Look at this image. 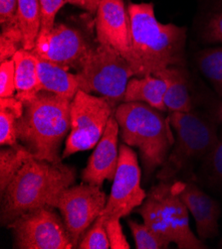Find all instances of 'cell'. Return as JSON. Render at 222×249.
Returning a JSON list of instances; mask_svg holds the SVG:
<instances>
[{
	"instance_id": "1",
	"label": "cell",
	"mask_w": 222,
	"mask_h": 249,
	"mask_svg": "<svg viewBox=\"0 0 222 249\" xmlns=\"http://www.w3.org/2000/svg\"><path fill=\"white\" fill-rule=\"evenodd\" d=\"M128 11L135 77L156 74L168 67H185V27L161 23L153 3H131Z\"/></svg>"
},
{
	"instance_id": "2",
	"label": "cell",
	"mask_w": 222,
	"mask_h": 249,
	"mask_svg": "<svg viewBox=\"0 0 222 249\" xmlns=\"http://www.w3.org/2000/svg\"><path fill=\"white\" fill-rule=\"evenodd\" d=\"M75 181L76 171L73 167L63 162L51 163L32 157L1 195L2 226L7 227L27 212L44 207L54 208L60 194Z\"/></svg>"
},
{
	"instance_id": "3",
	"label": "cell",
	"mask_w": 222,
	"mask_h": 249,
	"mask_svg": "<svg viewBox=\"0 0 222 249\" xmlns=\"http://www.w3.org/2000/svg\"><path fill=\"white\" fill-rule=\"evenodd\" d=\"M23 105V114L17 122L18 141L36 159L62 162L61 145L71 129L70 99L39 91Z\"/></svg>"
},
{
	"instance_id": "4",
	"label": "cell",
	"mask_w": 222,
	"mask_h": 249,
	"mask_svg": "<svg viewBox=\"0 0 222 249\" xmlns=\"http://www.w3.org/2000/svg\"><path fill=\"white\" fill-rule=\"evenodd\" d=\"M121 136L125 144L139 148L144 175L151 177L166 160L174 146L168 117L143 103H121L115 111Z\"/></svg>"
},
{
	"instance_id": "5",
	"label": "cell",
	"mask_w": 222,
	"mask_h": 249,
	"mask_svg": "<svg viewBox=\"0 0 222 249\" xmlns=\"http://www.w3.org/2000/svg\"><path fill=\"white\" fill-rule=\"evenodd\" d=\"M168 120L176 137L174 148L157 175L164 182L171 181L196 161L206 159L219 139L216 122L203 113L169 112Z\"/></svg>"
},
{
	"instance_id": "6",
	"label": "cell",
	"mask_w": 222,
	"mask_h": 249,
	"mask_svg": "<svg viewBox=\"0 0 222 249\" xmlns=\"http://www.w3.org/2000/svg\"><path fill=\"white\" fill-rule=\"evenodd\" d=\"M138 213L147 227L180 249L206 248L190 230L189 212L179 196L175 182L161 181L153 187Z\"/></svg>"
},
{
	"instance_id": "7",
	"label": "cell",
	"mask_w": 222,
	"mask_h": 249,
	"mask_svg": "<svg viewBox=\"0 0 222 249\" xmlns=\"http://www.w3.org/2000/svg\"><path fill=\"white\" fill-rule=\"evenodd\" d=\"M79 88L88 93H98L117 106L124 101L129 81L135 77L130 63L114 49L94 45L77 71Z\"/></svg>"
},
{
	"instance_id": "8",
	"label": "cell",
	"mask_w": 222,
	"mask_h": 249,
	"mask_svg": "<svg viewBox=\"0 0 222 249\" xmlns=\"http://www.w3.org/2000/svg\"><path fill=\"white\" fill-rule=\"evenodd\" d=\"M118 106L104 96L78 90L71 101V129L66 138L62 159L90 150L102 138Z\"/></svg>"
},
{
	"instance_id": "9",
	"label": "cell",
	"mask_w": 222,
	"mask_h": 249,
	"mask_svg": "<svg viewBox=\"0 0 222 249\" xmlns=\"http://www.w3.org/2000/svg\"><path fill=\"white\" fill-rule=\"evenodd\" d=\"M12 231L14 248L72 249L75 248L63 217L54 208L44 207L27 212L7 226Z\"/></svg>"
},
{
	"instance_id": "10",
	"label": "cell",
	"mask_w": 222,
	"mask_h": 249,
	"mask_svg": "<svg viewBox=\"0 0 222 249\" xmlns=\"http://www.w3.org/2000/svg\"><path fill=\"white\" fill-rule=\"evenodd\" d=\"M101 188L86 183L71 186L60 194L55 203L54 208L62 214L75 248L106 207L108 198Z\"/></svg>"
},
{
	"instance_id": "11",
	"label": "cell",
	"mask_w": 222,
	"mask_h": 249,
	"mask_svg": "<svg viewBox=\"0 0 222 249\" xmlns=\"http://www.w3.org/2000/svg\"><path fill=\"white\" fill-rule=\"evenodd\" d=\"M141 173L137 153L129 145H121L111 194L106 207L98 218L104 222L112 217L121 219L141 206L147 194L141 186Z\"/></svg>"
},
{
	"instance_id": "12",
	"label": "cell",
	"mask_w": 222,
	"mask_h": 249,
	"mask_svg": "<svg viewBox=\"0 0 222 249\" xmlns=\"http://www.w3.org/2000/svg\"><path fill=\"white\" fill-rule=\"evenodd\" d=\"M93 46L82 30L58 23L51 31L39 35L32 52L41 59L78 71Z\"/></svg>"
},
{
	"instance_id": "13",
	"label": "cell",
	"mask_w": 222,
	"mask_h": 249,
	"mask_svg": "<svg viewBox=\"0 0 222 249\" xmlns=\"http://www.w3.org/2000/svg\"><path fill=\"white\" fill-rule=\"evenodd\" d=\"M97 42L114 49L133 65L131 20L122 0H102L96 19Z\"/></svg>"
},
{
	"instance_id": "14",
	"label": "cell",
	"mask_w": 222,
	"mask_h": 249,
	"mask_svg": "<svg viewBox=\"0 0 222 249\" xmlns=\"http://www.w3.org/2000/svg\"><path fill=\"white\" fill-rule=\"evenodd\" d=\"M120 126L115 114L110 118L105 132L96 145L95 150L82 172L86 184L102 187L104 182L113 181L119 163Z\"/></svg>"
},
{
	"instance_id": "15",
	"label": "cell",
	"mask_w": 222,
	"mask_h": 249,
	"mask_svg": "<svg viewBox=\"0 0 222 249\" xmlns=\"http://www.w3.org/2000/svg\"><path fill=\"white\" fill-rule=\"evenodd\" d=\"M182 203L195 220L196 231L201 239L214 238L218 235V219L221 210L213 197L193 182H175Z\"/></svg>"
},
{
	"instance_id": "16",
	"label": "cell",
	"mask_w": 222,
	"mask_h": 249,
	"mask_svg": "<svg viewBox=\"0 0 222 249\" xmlns=\"http://www.w3.org/2000/svg\"><path fill=\"white\" fill-rule=\"evenodd\" d=\"M155 76L166 83L164 106L168 112H188L193 110L191 83L185 67H168Z\"/></svg>"
},
{
	"instance_id": "17",
	"label": "cell",
	"mask_w": 222,
	"mask_h": 249,
	"mask_svg": "<svg viewBox=\"0 0 222 249\" xmlns=\"http://www.w3.org/2000/svg\"><path fill=\"white\" fill-rule=\"evenodd\" d=\"M37 71L39 91L52 92L72 101L80 90L77 73L57 64L37 57Z\"/></svg>"
},
{
	"instance_id": "18",
	"label": "cell",
	"mask_w": 222,
	"mask_h": 249,
	"mask_svg": "<svg viewBox=\"0 0 222 249\" xmlns=\"http://www.w3.org/2000/svg\"><path fill=\"white\" fill-rule=\"evenodd\" d=\"M166 83L155 74L133 77L126 88L122 103H143L162 112L167 111L164 106Z\"/></svg>"
},
{
	"instance_id": "19",
	"label": "cell",
	"mask_w": 222,
	"mask_h": 249,
	"mask_svg": "<svg viewBox=\"0 0 222 249\" xmlns=\"http://www.w3.org/2000/svg\"><path fill=\"white\" fill-rule=\"evenodd\" d=\"M12 59L15 64V96L23 103L39 92L37 57L32 51L20 49Z\"/></svg>"
},
{
	"instance_id": "20",
	"label": "cell",
	"mask_w": 222,
	"mask_h": 249,
	"mask_svg": "<svg viewBox=\"0 0 222 249\" xmlns=\"http://www.w3.org/2000/svg\"><path fill=\"white\" fill-rule=\"evenodd\" d=\"M16 19L22 33V49L32 51L41 30L39 0H18Z\"/></svg>"
},
{
	"instance_id": "21",
	"label": "cell",
	"mask_w": 222,
	"mask_h": 249,
	"mask_svg": "<svg viewBox=\"0 0 222 249\" xmlns=\"http://www.w3.org/2000/svg\"><path fill=\"white\" fill-rule=\"evenodd\" d=\"M24 105L16 97L0 98V144L15 146L18 143L17 122L23 114Z\"/></svg>"
},
{
	"instance_id": "22",
	"label": "cell",
	"mask_w": 222,
	"mask_h": 249,
	"mask_svg": "<svg viewBox=\"0 0 222 249\" xmlns=\"http://www.w3.org/2000/svg\"><path fill=\"white\" fill-rule=\"evenodd\" d=\"M33 155L21 144L8 146L0 151V194H3L16 174Z\"/></svg>"
},
{
	"instance_id": "23",
	"label": "cell",
	"mask_w": 222,
	"mask_h": 249,
	"mask_svg": "<svg viewBox=\"0 0 222 249\" xmlns=\"http://www.w3.org/2000/svg\"><path fill=\"white\" fill-rule=\"evenodd\" d=\"M195 62L202 76L222 97V46L202 50L196 53Z\"/></svg>"
},
{
	"instance_id": "24",
	"label": "cell",
	"mask_w": 222,
	"mask_h": 249,
	"mask_svg": "<svg viewBox=\"0 0 222 249\" xmlns=\"http://www.w3.org/2000/svg\"><path fill=\"white\" fill-rule=\"evenodd\" d=\"M129 227L136 241V248L138 249H166L170 244L145 223L129 220Z\"/></svg>"
},
{
	"instance_id": "25",
	"label": "cell",
	"mask_w": 222,
	"mask_h": 249,
	"mask_svg": "<svg viewBox=\"0 0 222 249\" xmlns=\"http://www.w3.org/2000/svg\"><path fill=\"white\" fill-rule=\"evenodd\" d=\"M22 49V33L18 23L1 28L0 35V63L12 59L17 51Z\"/></svg>"
},
{
	"instance_id": "26",
	"label": "cell",
	"mask_w": 222,
	"mask_h": 249,
	"mask_svg": "<svg viewBox=\"0 0 222 249\" xmlns=\"http://www.w3.org/2000/svg\"><path fill=\"white\" fill-rule=\"evenodd\" d=\"M79 249H111L105 222L97 218L81 239Z\"/></svg>"
},
{
	"instance_id": "27",
	"label": "cell",
	"mask_w": 222,
	"mask_h": 249,
	"mask_svg": "<svg viewBox=\"0 0 222 249\" xmlns=\"http://www.w3.org/2000/svg\"><path fill=\"white\" fill-rule=\"evenodd\" d=\"M202 37L206 43L222 44V6L206 16L202 26Z\"/></svg>"
},
{
	"instance_id": "28",
	"label": "cell",
	"mask_w": 222,
	"mask_h": 249,
	"mask_svg": "<svg viewBox=\"0 0 222 249\" xmlns=\"http://www.w3.org/2000/svg\"><path fill=\"white\" fill-rule=\"evenodd\" d=\"M15 93V64L13 59H9L0 63V97H13Z\"/></svg>"
},
{
	"instance_id": "29",
	"label": "cell",
	"mask_w": 222,
	"mask_h": 249,
	"mask_svg": "<svg viewBox=\"0 0 222 249\" xmlns=\"http://www.w3.org/2000/svg\"><path fill=\"white\" fill-rule=\"evenodd\" d=\"M41 7V30L39 35L51 31L55 25V18L60 9L67 3L66 0H39Z\"/></svg>"
},
{
	"instance_id": "30",
	"label": "cell",
	"mask_w": 222,
	"mask_h": 249,
	"mask_svg": "<svg viewBox=\"0 0 222 249\" xmlns=\"http://www.w3.org/2000/svg\"><path fill=\"white\" fill-rule=\"evenodd\" d=\"M105 228L110 241L111 249H130L126 235L122 232L120 218L112 217L105 221Z\"/></svg>"
},
{
	"instance_id": "31",
	"label": "cell",
	"mask_w": 222,
	"mask_h": 249,
	"mask_svg": "<svg viewBox=\"0 0 222 249\" xmlns=\"http://www.w3.org/2000/svg\"><path fill=\"white\" fill-rule=\"evenodd\" d=\"M212 176L222 183V138L218 139V142L206 157Z\"/></svg>"
},
{
	"instance_id": "32",
	"label": "cell",
	"mask_w": 222,
	"mask_h": 249,
	"mask_svg": "<svg viewBox=\"0 0 222 249\" xmlns=\"http://www.w3.org/2000/svg\"><path fill=\"white\" fill-rule=\"evenodd\" d=\"M18 0H0V24L1 28L18 23L16 12Z\"/></svg>"
},
{
	"instance_id": "33",
	"label": "cell",
	"mask_w": 222,
	"mask_h": 249,
	"mask_svg": "<svg viewBox=\"0 0 222 249\" xmlns=\"http://www.w3.org/2000/svg\"><path fill=\"white\" fill-rule=\"evenodd\" d=\"M67 3L86 10L91 15H96L102 0H66Z\"/></svg>"
},
{
	"instance_id": "34",
	"label": "cell",
	"mask_w": 222,
	"mask_h": 249,
	"mask_svg": "<svg viewBox=\"0 0 222 249\" xmlns=\"http://www.w3.org/2000/svg\"><path fill=\"white\" fill-rule=\"evenodd\" d=\"M215 115H216L217 120H219L222 123V102L218 104L216 110H215Z\"/></svg>"
},
{
	"instance_id": "35",
	"label": "cell",
	"mask_w": 222,
	"mask_h": 249,
	"mask_svg": "<svg viewBox=\"0 0 222 249\" xmlns=\"http://www.w3.org/2000/svg\"><path fill=\"white\" fill-rule=\"evenodd\" d=\"M220 247L222 248V240H221V242H220Z\"/></svg>"
}]
</instances>
